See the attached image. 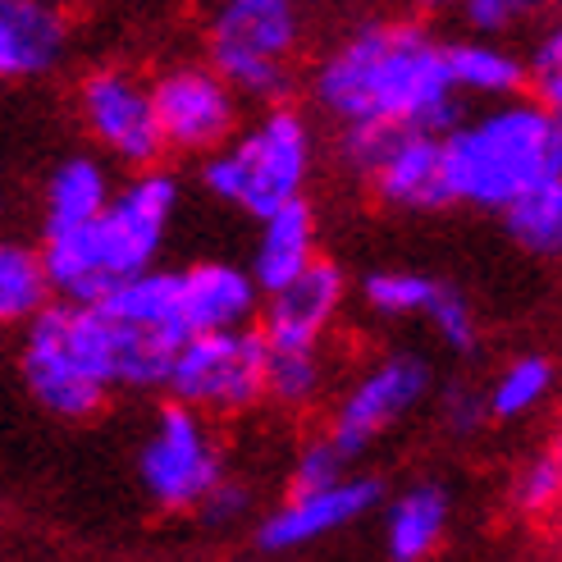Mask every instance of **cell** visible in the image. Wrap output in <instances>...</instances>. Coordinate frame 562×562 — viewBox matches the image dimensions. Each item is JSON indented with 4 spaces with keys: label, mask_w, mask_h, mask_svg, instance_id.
<instances>
[{
    "label": "cell",
    "mask_w": 562,
    "mask_h": 562,
    "mask_svg": "<svg viewBox=\"0 0 562 562\" xmlns=\"http://www.w3.org/2000/svg\"><path fill=\"white\" fill-rule=\"evenodd\" d=\"M312 97L339 124L448 133L462 120L443 42L420 19L357 23L312 69Z\"/></svg>",
    "instance_id": "1"
},
{
    "label": "cell",
    "mask_w": 562,
    "mask_h": 562,
    "mask_svg": "<svg viewBox=\"0 0 562 562\" xmlns=\"http://www.w3.org/2000/svg\"><path fill=\"white\" fill-rule=\"evenodd\" d=\"M179 179L160 165L133 170L128 183L110 192L101 215L82 229L46 234L42 270L50 297L60 302H97L128 274H143L160 261L165 234L179 211Z\"/></svg>",
    "instance_id": "2"
},
{
    "label": "cell",
    "mask_w": 562,
    "mask_h": 562,
    "mask_svg": "<svg viewBox=\"0 0 562 562\" xmlns=\"http://www.w3.org/2000/svg\"><path fill=\"white\" fill-rule=\"evenodd\" d=\"M549 175H562V120L526 92L443 133V179L453 206L503 211Z\"/></svg>",
    "instance_id": "3"
},
{
    "label": "cell",
    "mask_w": 562,
    "mask_h": 562,
    "mask_svg": "<svg viewBox=\"0 0 562 562\" xmlns=\"http://www.w3.org/2000/svg\"><path fill=\"white\" fill-rule=\"evenodd\" d=\"M312 165H316L312 120L289 101H274L257 115V124L234 128L229 143L202 156V183L224 206L261 220L274 206L302 196Z\"/></svg>",
    "instance_id": "4"
},
{
    "label": "cell",
    "mask_w": 562,
    "mask_h": 562,
    "mask_svg": "<svg viewBox=\"0 0 562 562\" xmlns=\"http://www.w3.org/2000/svg\"><path fill=\"white\" fill-rule=\"evenodd\" d=\"M23 380L27 393L65 420H88L105 407L115 371H110L105 321L92 302H60L50 297L27 321L23 334Z\"/></svg>",
    "instance_id": "5"
},
{
    "label": "cell",
    "mask_w": 562,
    "mask_h": 562,
    "mask_svg": "<svg viewBox=\"0 0 562 562\" xmlns=\"http://www.w3.org/2000/svg\"><path fill=\"white\" fill-rule=\"evenodd\" d=\"M297 0H215V14L206 23V65L238 92V101H289L297 82Z\"/></svg>",
    "instance_id": "6"
},
{
    "label": "cell",
    "mask_w": 562,
    "mask_h": 562,
    "mask_svg": "<svg viewBox=\"0 0 562 562\" xmlns=\"http://www.w3.org/2000/svg\"><path fill=\"white\" fill-rule=\"evenodd\" d=\"M170 398L202 416H243L266 398V339L257 325L188 334L170 375Z\"/></svg>",
    "instance_id": "7"
},
{
    "label": "cell",
    "mask_w": 562,
    "mask_h": 562,
    "mask_svg": "<svg viewBox=\"0 0 562 562\" xmlns=\"http://www.w3.org/2000/svg\"><path fill=\"white\" fill-rule=\"evenodd\" d=\"M224 475V448L211 430V416L183 403H165L156 412L151 435L137 448V481L147 498L165 513H196V503Z\"/></svg>",
    "instance_id": "8"
},
{
    "label": "cell",
    "mask_w": 562,
    "mask_h": 562,
    "mask_svg": "<svg viewBox=\"0 0 562 562\" xmlns=\"http://www.w3.org/2000/svg\"><path fill=\"white\" fill-rule=\"evenodd\" d=\"M78 120L92 143L128 170H147L165 156L151 78L128 65H97L78 78Z\"/></svg>",
    "instance_id": "9"
},
{
    "label": "cell",
    "mask_w": 562,
    "mask_h": 562,
    "mask_svg": "<svg viewBox=\"0 0 562 562\" xmlns=\"http://www.w3.org/2000/svg\"><path fill=\"white\" fill-rule=\"evenodd\" d=\"M151 101H156L165 151H179V156H211L243 124L238 92L206 60L165 65L151 78Z\"/></svg>",
    "instance_id": "10"
},
{
    "label": "cell",
    "mask_w": 562,
    "mask_h": 562,
    "mask_svg": "<svg viewBox=\"0 0 562 562\" xmlns=\"http://www.w3.org/2000/svg\"><path fill=\"white\" fill-rule=\"evenodd\" d=\"M430 384H435V371H430L426 357L393 352L344 393V403L334 407V420H329L325 435L352 462L357 453H367L389 426H398L412 407H420Z\"/></svg>",
    "instance_id": "11"
},
{
    "label": "cell",
    "mask_w": 562,
    "mask_h": 562,
    "mask_svg": "<svg viewBox=\"0 0 562 562\" xmlns=\"http://www.w3.org/2000/svg\"><path fill=\"white\" fill-rule=\"evenodd\" d=\"M348 297V274L339 261L312 257V266H302L289 284H279L266 293L261 306V339L266 348H321L325 329L339 316V306Z\"/></svg>",
    "instance_id": "12"
},
{
    "label": "cell",
    "mask_w": 562,
    "mask_h": 562,
    "mask_svg": "<svg viewBox=\"0 0 562 562\" xmlns=\"http://www.w3.org/2000/svg\"><path fill=\"white\" fill-rule=\"evenodd\" d=\"M375 503H380V481H367V475H344V481H334V485L289 494L257 526V544L266 553L306 549V544L329 540V536H339V530H348L352 521L367 517Z\"/></svg>",
    "instance_id": "13"
},
{
    "label": "cell",
    "mask_w": 562,
    "mask_h": 562,
    "mask_svg": "<svg viewBox=\"0 0 562 562\" xmlns=\"http://www.w3.org/2000/svg\"><path fill=\"white\" fill-rule=\"evenodd\" d=\"M367 183L375 192V202L389 211L430 215V211L453 206L448 179H443V133L393 128L384 151L367 170Z\"/></svg>",
    "instance_id": "14"
},
{
    "label": "cell",
    "mask_w": 562,
    "mask_h": 562,
    "mask_svg": "<svg viewBox=\"0 0 562 562\" xmlns=\"http://www.w3.org/2000/svg\"><path fill=\"white\" fill-rule=\"evenodd\" d=\"M69 14L46 0H0V82H37L69 60Z\"/></svg>",
    "instance_id": "15"
},
{
    "label": "cell",
    "mask_w": 562,
    "mask_h": 562,
    "mask_svg": "<svg viewBox=\"0 0 562 562\" xmlns=\"http://www.w3.org/2000/svg\"><path fill=\"white\" fill-rule=\"evenodd\" d=\"M179 306L188 334L206 329H238L261 312V289L243 266L229 261H196L179 270Z\"/></svg>",
    "instance_id": "16"
},
{
    "label": "cell",
    "mask_w": 562,
    "mask_h": 562,
    "mask_svg": "<svg viewBox=\"0 0 562 562\" xmlns=\"http://www.w3.org/2000/svg\"><path fill=\"white\" fill-rule=\"evenodd\" d=\"M257 224H261V234H257V247H251L247 274L257 279L261 293H270L279 284H289L302 266H312V257H316V211L306 206V196H293V202L274 206Z\"/></svg>",
    "instance_id": "17"
},
{
    "label": "cell",
    "mask_w": 562,
    "mask_h": 562,
    "mask_svg": "<svg viewBox=\"0 0 562 562\" xmlns=\"http://www.w3.org/2000/svg\"><path fill=\"white\" fill-rule=\"evenodd\" d=\"M448 55V78H453L458 97H481V101H508L526 92V65L521 50H513L503 37H462L443 42Z\"/></svg>",
    "instance_id": "18"
},
{
    "label": "cell",
    "mask_w": 562,
    "mask_h": 562,
    "mask_svg": "<svg viewBox=\"0 0 562 562\" xmlns=\"http://www.w3.org/2000/svg\"><path fill=\"white\" fill-rule=\"evenodd\" d=\"M448 490L435 481H420L412 490H403L398 498L389 503V517H384V544L393 562H426L439 544H443V530H448Z\"/></svg>",
    "instance_id": "19"
},
{
    "label": "cell",
    "mask_w": 562,
    "mask_h": 562,
    "mask_svg": "<svg viewBox=\"0 0 562 562\" xmlns=\"http://www.w3.org/2000/svg\"><path fill=\"white\" fill-rule=\"evenodd\" d=\"M110 170L97 160V156H69L50 170L46 179V220L42 229L46 234H69V229H82L101 215V206L110 202Z\"/></svg>",
    "instance_id": "20"
},
{
    "label": "cell",
    "mask_w": 562,
    "mask_h": 562,
    "mask_svg": "<svg viewBox=\"0 0 562 562\" xmlns=\"http://www.w3.org/2000/svg\"><path fill=\"white\" fill-rule=\"evenodd\" d=\"M498 215H503V229H508V238L521 251H530V257H544V261L558 257V251H562V175H549L536 188H526Z\"/></svg>",
    "instance_id": "21"
},
{
    "label": "cell",
    "mask_w": 562,
    "mask_h": 562,
    "mask_svg": "<svg viewBox=\"0 0 562 562\" xmlns=\"http://www.w3.org/2000/svg\"><path fill=\"white\" fill-rule=\"evenodd\" d=\"M50 302L42 251L0 238V325H27Z\"/></svg>",
    "instance_id": "22"
},
{
    "label": "cell",
    "mask_w": 562,
    "mask_h": 562,
    "mask_svg": "<svg viewBox=\"0 0 562 562\" xmlns=\"http://www.w3.org/2000/svg\"><path fill=\"white\" fill-rule=\"evenodd\" d=\"M553 375H558L553 361L536 357V352L508 361V367L498 371L490 398H485V416H494V420H521V416H530L553 393Z\"/></svg>",
    "instance_id": "23"
},
{
    "label": "cell",
    "mask_w": 562,
    "mask_h": 562,
    "mask_svg": "<svg viewBox=\"0 0 562 562\" xmlns=\"http://www.w3.org/2000/svg\"><path fill=\"white\" fill-rule=\"evenodd\" d=\"M325 389L321 348H266V398L279 407H306Z\"/></svg>",
    "instance_id": "24"
},
{
    "label": "cell",
    "mask_w": 562,
    "mask_h": 562,
    "mask_svg": "<svg viewBox=\"0 0 562 562\" xmlns=\"http://www.w3.org/2000/svg\"><path fill=\"white\" fill-rule=\"evenodd\" d=\"M435 279L430 274H416V270H371L361 279V297L375 316L389 321H403V316H420L430 302Z\"/></svg>",
    "instance_id": "25"
},
{
    "label": "cell",
    "mask_w": 562,
    "mask_h": 562,
    "mask_svg": "<svg viewBox=\"0 0 562 562\" xmlns=\"http://www.w3.org/2000/svg\"><path fill=\"white\" fill-rule=\"evenodd\" d=\"M430 321V329L439 334V344L443 348H453V352H475V344H481V325H475V306L467 302L462 289L453 284H443V279H435V289H430V302H426V312H420Z\"/></svg>",
    "instance_id": "26"
},
{
    "label": "cell",
    "mask_w": 562,
    "mask_h": 562,
    "mask_svg": "<svg viewBox=\"0 0 562 562\" xmlns=\"http://www.w3.org/2000/svg\"><path fill=\"white\" fill-rule=\"evenodd\" d=\"M521 65H526L530 101H540L549 110H562V27L558 23H549L544 33L536 37V46L521 55Z\"/></svg>",
    "instance_id": "27"
},
{
    "label": "cell",
    "mask_w": 562,
    "mask_h": 562,
    "mask_svg": "<svg viewBox=\"0 0 562 562\" xmlns=\"http://www.w3.org/2000/svg\"><path fill=\"white\" fill-rule=\"evenodd\" d=\"M513 498L526 517H549L558 508V498H562V453L558 448H544L536 462L521 467Z\"/></svg>",
    "instance_id": "28"
},
{
    "label": "cell",
    "mask_w": 562,
    "mask_h": 562,
    "mask_svg": "<svg viewBox=\"0 0 562 562\" xmlns=\"http://www.w3.org/2000/svg\"><path fill=\"white\" fill-rule=\"evenodd\" d=\"M453 10L471 37H508L530 19L536 0H453Z\"/></svg>",
    "instance_id": "29"
},
{
    "label": "cell",
    "mask_w": 562,
    "mask_h": 562,
    "mask_svg": "<svg viewBox=\"0 0 562 562\" xmlns=\"http://www.w3.org/2000/svg\"><path fill=\"white\" fill-rule=\"evenodd\" d=\"M348 475V458L334 448L329 435L321 439H306L297 448V462L289 471V494H302V490H321V485H334V481H344Z\"/></svg>",
    "instance_id": "30"
},
{
    "label": "cell",
    "mask_w": 562,
    "mask_h": 562,
    "mask_svg": "<svg viewBox=\"0 0 562 562\" xmlns=\"http://www.w3.org/2000/svg\"><path fill=\"white\" fill-rule=\"evenodd\" d=\"M196 513H202L211 526H238L251 517V490L243 481H229V475H220V481L206 490V498L196 503Z\"/></svg>",
    "instance_id": "31"
},
{
    "label": "cell",
    "mask_w": 562,
    "mask_h": 562,
    "mask_svg": "<svg viewBox=\"0 0 562 562\" xmlns=\"http://www.w3.org/2000/svg\"><path fill=\"white\" fill-rule=\"evenodd\" d=\"M439 412H443V420H448V426H453L458 435H471V430L485 420V398H481L475 389H467V384H448L443 398H439Z\"/></svg>",
    "instance_id": "32"
},
{
    "label": "cell",
    "mask_w": 562,
    "mask_h": 562,
    "mask_svg": "<svg viewBox=\"0 0 562 562\" xmlns=\"http://www.w3.org/2000/svg\"><path fill=\"white\" fill-rule=\"evenodd\" d=\"M407 5L416 14H443V10H453V0H407Z\"/></svg>",
    "instance_id": "33"
},
{
    "label": "cell",
    "mask_w": 562,
    "mask_h": 562,
    "mask_svg": "<svg viewBox=\"0 0 562 562\" xmlns=\"http://www.w3.org/2000/svg\"><path fill=\"white\" fill-rule=\"evenodd\" d=\"M46 5H55V10L69 14V10H78V5H88V0H46Z\"/></svg>",
    "instance_id": "34"
},
{
    "label": "cell",
    "mask_w": 562,
    "mask_h": 562,
    "mask_svg": "<svg viewBox=\"0 0 562 562\" xmlns=\"http://www.w3.org/2000/svg\"><path fill=\"white\" fill-rule=\"evenodd\" d=\"M0 215H5V188H0Z\"/></svg>",
    "instance_id": "35"
},
{
    "label": "cell",
    "mask_w": 562,
    "mask_h": 562,
    "mask_svg": "<svg viewBox=\"0 0 562 562\" xmlns=\"http://www.w3.org/2000/svg\"><path fill=\"white\" fill-rule=\"evenodd\" d=\"M536 5H558V0H536Z\"/></svg>",
    "instance_id": "36"
}]
</instances>
